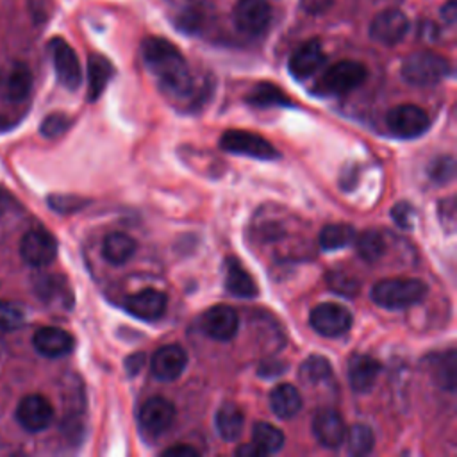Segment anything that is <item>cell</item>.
<instances>
[{
    "label": "cell",
    "mask_w": 457,
    "mask_h": 457,
    "mask_svg": "<svg viewBox=\"0 0 457 457\" xmlns=\"http://www.w3.org/2000/svg\"><path fill=\"white\" fill-rule=\"evenodd\" d=\"M141 55L146 68L157 77L159 86L171 96L186 98L193 93L195 82L180 50L164 37L150 36L141 43Z\"/></svg>",
    "instance_id": "obj_1"
},
{
    "label": "cell",
    "mask_w": 457,
    "mask_h": 457,
    "mask_svg": "<svg viewBox=\"0 0 457 457\" xmlns=\"http://www.w3.org/2000/svg\"><path fill=\"white\" fill-rule=\"evenodd\" d=\"M427 293L428 287L423 280L395 277L378 280L371 289V300L384 309L400 311L420 303Z\"/></svg>",
    "instance_id": "obj_2"
},
{
    "label": "cell",
    "mask_w": 457,
    "mask_h": 457,
    "mask_svg": "<svg viewBox=\"0 0 457 457\" xmlns=\"http://www.w3.org/2000/svg\"><path fill=\"white\" fill-rule=\"evenodd\" d=\"M450 73V62L434 52L411 54L402 64V77L412 86H434Z\"/></svg>",
    "instance_id": "obj_3"
},
{
    "label": "cell",
    "mask_w": 457,
    "mask_h": 457,
    "mask_svg": "<svg viewBox=\"0 0 457 457\" xmlns=\"http://www.w3.org/2000/svg\"><path fill=\"white\" fill-rule=\"evenodd\" d=\"M368 77L364 64L357 61H339L332 64L320 80V89L328 95H346L357 89Z\"/></svg>",
    "instance_id": "obj_4"
},
{
    "label": "cell",
    "mask_w": 457,
    "mask_h": 457,
    "mask_svg": "<svg viewBox=\"0 0 457 457\" xmlns=\"http://www.w3.org/2000/svg\"><path fill=\"white\" fill-rule=\"evenodd\" d=\"M220 146L225 152L237 154V155H248L253 159H277L278 157V152L268 139H264L262 136H259L255 132H248V130L230 129V130L223 132V136L220 139Z\"/></svg>",
    "instance_id": "obj_5"
},
{
    "label": "cell",
    "mask_w": 457,
    "mask_h": 457,
    "mask_svg": "<svg viewBox=\"0 0 457 457\" xmlns=\"http://www.w3.org/2000/svg\"><path fill=\"white\" fill-rule=\"evenodd\" d=\"M48 48L61 86H64L70 91L79 89V86L82 84V68L75 50L62 37H54L48 43Z\"/></svg>",
    "instance_id": "obj_6"
},
{
    "label": "cell",
    "mask_w": 457,
    "mask_h": 457,
    "mask_svg": "<svg viewBox=\"0 0 457 457\" xmlns=\"http://www.w3.org/2000/svg\"><path fill=\"white\" fill-rule=\"evenodd\" d=\"M311 327L325 337H339L352 327V314L339 303L325 302L316 305L309 316Z\"/></svg>",
    "instance_id": "obj_7"
},
{
    "label": "cell",
    "mask_w": 457,
    "mask_h": 457,
    "mask_svg": "<svg viewBox=\"0 0 457 457\" xmlns=\"http://www.w3.org/2000/svg\"><path fill=\"white\" fill-rule=\"evenodd\" d=\"M14 416L21 428L36 434L48 428L54 420V407L46 396L32 393L18 402Z\"/></svg>",
    "instance_id": "obj_8"
},
{
    "label": "cell",
    "mask_w": 457,
    "mask_h": 457,
    "mask_svg": "<svg viewBox=\"0 0 457 457\" xmlns=\"http://www.w3.org/2000/svg\"><path fill=\"white\" fill-rule=\"evenodd\" d=\"M386 123L393 134L412 139L421 136L428 129L430 118L421 107L412 104H402L393 107L386 114Z\"/></svg>",
    "instance_id": "obj_9"
},
{
    "label": "cell",
    "mask_w": 457,
    "mask_h": 457,
    "mask_svg": "<svg viewBox=\"0 0 457 457\" xmlns=\"http://www.w3.org/2000/svg\"><path fill=\"white\" fill-rule=\"evenodd\" d=\"M20 253L27 264L43 268L54 262L57 255V241L50 232L43 228H30L20 241Z\"/></svg>",
    "instance_id": "obj_10"
},
{
    "label": "cell",
    "mask_w": 457,
    "mask_h": 457,
    "mask_svg": "<svg viewBox=\"0 0 457 457\" xmlns=\"http://www.w3.org/2000/svg\"><path fill=\"white\" fill-rule=\"evenodd\" d=\"M271 21V5L268 0H239L234 7V23L239 32L257 36Z\"/></svg>",
    "instance_id": "obj_11"
},
{
    "label": "cell",
    "mask_w": 457,
    "mask_h": 457,
    "mask_svg": "<svg viewBox=\"0 0 457 457\" xmlns=\"http://www.w3.org/2000/svg\"><path fill=\"white\" fill-rule=\"evenodd\" d=\"M409 30L407 16L398 9H386L378 12L370 23V37L380 45L400 43Z\"/></svg>",
    "instance_id": "obj_12"
},
{
    "label": "cell",
    "mask_w": 457,
    "mask_h": 457,
    "mask_svg": "<svg viewBox=\"0 0 457 457\" xmlns=\"http://www.w3.org/2000/svg\"><path fill=\"white\" fill-rule=\"evenodd\" d=\"M173 420L175 405L164 396H152L139 409V425L150 436L164 434Z\"/></svg>",
    "instance_id": "obj_13"
},
{
    "label": "cell",
    "mask_w": 457,
    "mask_h": 457,
    "mask_svg": "<svg viewBox=\"0 0 457 457\" xmlns=\"http://www.w3.org/2000/svg\"><path fill=\"white\" fill-rule=\"evenodd\" d=\"M312 436L316 441L330 450L339 448L345 443L346 427L343 418L334 409H320L312 418Z\"/></svg>",
    "instance_id": "obj_14"
},
{
    "label": "cell",
    "mask_w": 457,
    "mask_h": 457,
    "mask_svg": "<svg viewBox=\"0 0 457 457\" xmlns=\"http://www.w3.org/2000/svg\"><path fill=\"white\" fill-rule=\"evenodd\" d=\"M32 89V71L25 62L14 61L0 71V95L9 102H21Z\"/></svg>",
    "instance_id": "obj_15"
},
{
    "label": "cell",
    "mask_w": 457,
    "mask_h": 457,
    "mask_svg": "<svg viewBox=\"0 0 457 457\" xmlns=\"http://www.w3.org/2000/svg\"><path fill=\"white\" fill-rule=\"evenodd\" d=\"M204 332L216 341H230L239 328V318L228 305H214L202 318Z\"/></svg>",
    "instance_id": "obj_16"
},
{
    "label": "cell",
    "mask_w": 457,
    "mask_h": 457,
    "mask_svg": "<svg viewBox=\"0 0 457 457\" xmlns=\"http://www.w3.org/2000/svg\"><path fill=\"white\" fill-rule=\"evenodd\" d=\"M187 364V355L180 345H164L152 357V375L157 380L171 382L182 375Z\"/></svg>",
    "instance_id": "obj_17"
},
{
    "label": "cell",
    "mask_w": 457,
    "mask_h": 457,
    "mask_svg": "<svg viewBox=\"0 0 457 457\" xmlns=\"http://www.w3.org/2000/svg\"><path fill=\"white\" fill-rule=\"evenodd\" d=\"M166 305H168L166 295L154 287L141 289L125 298V309L132 316H136L139 320H146V321L161 318L166 311Z\"/></svg>",
    "instance_id": "obj_18"
},
{
    "label": "cell",
    "mask_w": 457,
    "mask_h": 457,
    "mask_svg": "<svg viewBox=\"0 0 457 457\" xmlns=\"http://www.w3.org/2000/svg\"><path fill=\"white\" fill-rule=\"evenodd\" d=\"M32 345L43 357L57 359L70 353L75 346V339L70 332L59 327H41L32 336Z\"/></svg>",
    "instance_id": "obj_19"
},
{
    "label": "cell",
    "mask_w": 457,
    "mask_h": 457,
    "mask_svg": "<svg viewBox=\"0 0 457 457\" xmlns=\"http://www.w3.org/2000/svg\"><path fill=\"white\" fill-rule=\"evenodd\" d=\"M323 62H325V52L320 39H309L291 54L287 66L295 79L303 80L314 75Z\"/></svg>",
    "instance_id": "obj_20"
},
{
    "label": "cell",
    "mask_w": 457,
    "mask_h": 457,
    "mask_svg": "<svg viewBox=\"0 0 457 457\" xmlns=\"http://www.w3.org/2000/svg\"><path fill=\"white\" fill-rule=\"evenodd\" d=\"M380 373V364L377 359L364 355V353H355L348 361V380L353 391L357 393H368Z\"/></svg>",
    "instance_id": "obj_21"
},
{
    "label": "cell",
    "mask_w": 457,
    "mask_h": 457,
    "mask_svg": "<svg viewBox=\"0 0 457 457\" xmlns=\"http://www.w3.org/2000/svg\"><path fill=\"white\" fill-rule=\"evenodd\" d=\"M225 289L237 298L257 296V286L252 275L241 266L236 257L225 259Z\"/></svg>",
    "instance_id": "obj_22"
},
{
    "label": "cell",
    "mask_w": 457,
    "mask_h": 457,
    "mask_svg": "<svg viewBox=\"0 0 457 457\" xmlns=\"http://www.w3.org/2000/svg\"><path fill=\"white\" fill-rule=\"evenodd\" d=\"M270 409L280 420H291L302 409V396L291 384H278L270 393Z\"/></svg>",
    "instance_id": "obj_23"
},
{
    "label": "cell",
    "mask_w": 457,
    "mask_h": 457,
    "mask_svg": "<svg viewBox=\"0 0 457 457\" xmlns=\"http://www.w3.org/2000/svg\"><path fill=\"white\" fill-rule=\"evenodd\" d=\"M114 68L104 55H89L87 59V100L95 102L109 84Z\"/></svg>",
    "instance_id": "obj_24"
},
{
    "label": "cell",
    "mask_w": 457,
    "mask_h": 457,
    "mask_svg": "<svg viewBox=\"0 0 457 457\" xmlns=\"http://www.w3.org/2000/svg\"><path fill=\"white\" fill-rule=\"evenodd\" d=\"M136 253V241L123 232H111L102 243V255L111 264H125Z\"/></svg>",
    "instance_id": "obj_25"
},
{
    "label": "cell",
    "mask_w": 457,
    "mask_h": 457,
    "mask_svg": "<svg viewBox=\"0 0 457 457\" xmlns=\"http://www.w3.org/2000/svg\"><path fill=\"white\" fill-rule=\"evenodd\" d=\"M245 425L243 411L236 403H223L216 412V430L225 441H234L241 436Z\"/></svg>",
    "instance_id": "obj_26"
},
{
    "label": "cell",
    "mask_w": 457,
    "mask_h": 457,
    "mask_svg": "<svg viewBox=\"0 0 457 457\" xmlns=\"http://www.w3.org/2000/svg\"><path fill=\"white\" fill-rule=\"evenodd\" d=\"M252 443L266 455V453L278 452L284 446L286 437H284L282 430L277 428L275 425L266 423V421H259V423L253 425Z\"/></svg>",
    "instance_id": "obj_27"
},
{
    "label": "cell",
    "mask_w": 457,
    "mask_h": 457,
    "mask_svg": "<svg viewBox=\"0 0 457 457\" xmlns=\"http://www.w3.org/2000/svg\"><path fill=\"white\" fill-rule=\"evenodd\" d=\"M318 239L323 250H339L353 243L355 230L352 225L346 223H330L321 228Z\"/></svg>",
    "instance_id": "obj_28"
},
{
    "label": "cell",
    "mask_w": 457,
    "mask_h": 457,
    "mask_svg": "<svg viewBox=\"0 0 457 457\" xmlns=\"http://www.w3.org/2000/svg\"><path fill=\"white\" fill-rule=\"evenodd\" d=\"M353 245H355V250L357 253L368 261V262H373V261H378L386 250V241H384V236L378 232V230H373V228H368L364 232H361L359 236L355 234V239H353Z\"/></svg>",
    "instance_id": "obj_29"
},
{
    "label": "cell",
    "mask_w": 457,
    "mask_h": 457,
    "mask_svg": "<svg viewBox=\"0 0 457 457\" xmlns=\"http://www.w3.org/2000/svg\"><path fill=\"white\" fill-rule=\"evenodd\" d=\"M298 377L309 384V386H316L320 382H325L332 377V366L330 362L321 357V355H311L309 359H305L298 370Z\"/></svg>",
    "instance_id": "obj_30"
},
{
    "label": "cell",
    "mask_w": 457,
    "mask_h": 457,
    "mask_svg": "<svg viewBox=\"0 0 457 457\" xmlns=\"http://www.w3.org/2000/svg\"><path fill=\"white\" fill-rule=\"evenodd\" d=\"M246 102L257 107H273V105H289V98L282 93L280 87L275 84H257L250 95L246 96Z\"/></svg>",
    "instance_id": "obj_31"
},
{
    "label": "cell",
    "mask_w": 457,
    "mask_h": 457,
    "mask_svg": "<svg viewBox=\"0 0 457 457\" xmlns=\"http://www.w3.org/2000/svg\"><path fill=\"white\" fill-rule=\"evenodd\" d=\"M345 441H346L348 452L352 455H368L375 446L373 430L362 423H357L350 430H346Z\"/></svg>",
    "instance_id": "obj_32"
},
{
    "label": "cell",
    "mask_w": 457,
    "mask_h": 457,
    "mask_svg": "<svg viewBox=\"0 0 457 457\" xmlns=\"http://www.w3.org/2000/svg\"><path fill=\"white\" fill-rule=\"evenodd\" d=\"M437 382L443 389L453 391L457 384V364H455V350H448L441 355L436 368Z\"/></svg>",
    "instance_id": "obj_33"
},
{
    "label": "cell",
    "mask_w": 457,
    "mask_h": 457,
    "mask_svg": "<svg viewBox=\"0 0 457 457\" xmlns=\"http://www.w3.org/2000/svg\"><path fill=\"white\" fill-rule=\"evenodd\" d=\"M25 321V311L20 303L11 300H0V330L12 332Z\"/></svg>",
    "instance_id": "obj_34"
},
{
    "label": "cell",
    "mask_w": 457,
    "mask_h": 457,
    "mask_svg": "<svg viewBox=\"0 0 457 457\" xmlns=\"http://www.w3.org/2000/svg\"><path fill=\"white\" fill-rule=\"evenodd\" d=\"M455 175V159L452 155H439L428 166V177L436 184H446Z\"/></svg>",
    "instance_id": "obj_35"
},
{
    "label": "cell",
    "mask_w": 457,
    "mask_h": 457,
    "mask_svg": "<svg viewBox=\"0 0 457 457\" xmlns=\"http://www.w3.org/2000/svg\"><path fill=\"white\" fill-rule=\"evenodd\" d=\"M327 284H328V287H330L334 293H337V295H341V296H348V298H350V296H355L357 291H359L357 280L352 278L348 273L337 271V270L327 273Z\"/></svg>",
    "instance_id": "obj_36"
},
{
    "label": "cell",
    "mask_w": 457,
    "mask_h": 457,
    "mask_svg": "<svg viewBox=\"0 0 457 457\" xmlns=\"http://www.w3.org/2000/svg\"><path fill=\"white\" fill-rule=\"evenodd\" d=\"M70 123H71V120L62 112L48 114L41 123V134L45 137H57L68 130Z\"/></svg>",
    "instance_id": "obj_37"
},
{
    "label": "cell",
    "mask_w": 457,
    "mask_h": 457,
    "mask_svg": "<svg viewBox=\"0 0 457 457\" xmlns=\"http://www.w3.org/2000/svg\"><path fill=\"white\" fill-rule=\"evenodd\" d=\"M48 204L57 212H73V211H79L86 204V200L77 198V196H70V195H54V196L48 198Z\"/></svg>",
    "instance_id": "obj_38"
},
{
    "label": "cell",
    "mask_w": 457,
    "mask_h": 457,
    "mask_svg": "<svg viewBox=\"0 0 457 457\" xmlns=\"http://www.w3.org/2000/svg\"><path fill=\"white\" fill-rule=\"evenodd\" d=\"M437 214H439V221L443 223V227L448 232H452L455 227V200H453V196H448L439 202Z\"/></svg>",
    "instance_id": "obj_39"
},
{
    "label": "cell",
    "mask_w": 457,
    "mask_h": 457,
    "mask_svg": "<svg viewBox=\"0 0 457 457\" xmlns=\"http://www.w3.org/2000/svg\"><path fill=\"white\" fill-rule=\"evenodd\" d=\"M391 216H393V220H395L396 225H400L402 228H407V230H409V228L412 227V223H414V209H412V205L407 204V202L396 204V205L393 207V211H391Z\"/></svg>",
    "instance_id": "obj_40"
},
{
    "label": "cell",
    "mask_w": 457,
    "mask_h": 457,
    "mask_svg": "<svg viewBox=\"0 0 457 457\" xmlns=\"http://www.w3.org/2000/svg\"><path fill=\"white\" fill-rule=\"evenodd\" d=\"M164 457H196L198 455V450L189 446V445H175V446H170L162 452Z\"/></svg>",
    "instance_id": "obj_41"
},
{
    "label": "cell",
    "mask_w": 457,
    "mask_h": 457,
    "mask_svg": "<svg viewBox=\"0 0 457 457\" xmlns=\"http://www.w3.org/2000/svg\"><path fill=\"white\" fill-rule=\"evenodd\" d=\"M332 0H300V7L309 14H321L328 9Z\"/></svg>",
    "instance_id": "obj_42"
},
{
    "label": "cell",
    "mask_w": 457,
    "mask_h": 457,
    "mask_svg": "<svg viewBox=\"0 0 457 457\" xmlns=\"http://www.w3.org/2000/svg\"><path fill=\"white\" fill-rule=\"evenodd\" d=\"M145 364V353H132L125 359V368L129 375H136Z\"/></svg>",
    "instance_id": "obj_43"
},
{
    "label": "cell",
    "mask_w": 457,
    "mask_h": 457,
    "mask_svg": "<svg viewBox=\"0 0 457 457\" xmlns=\"http://www.w3.org/2000/svg\"><path fill=\"white\" fill-rule=\"evenodd\" d=\"M284 368H286L284 364H280L277 361H270V362H266V364H262L259 368V373L262 377H277V375H280L284 371Z\"/></svg>",
    "instance_id": "obj_44"
},
{
    "label": "cell",
    "mask_w": 457,
    "mask_h": 457,
    "mask_svg": "<svg viewBox=\"0 0 457 457\" xmlns=\"http://www.w3.org/2000/svg\"><path fill=\"white\" fill-rule=\"evenodd\" d=\"M236 455H241V457H262L264 453L253 443H245V445H241L236 450Z\"/></svg>",
    "instance_id": "obj_45"
},
{
    "label": "cell",
    "mask_w": 457,
    "mask_h": 457,
    "mask_svg": "<svg viewBox=\"0 0 457 457\" xmlns=\"http://www.w3.org/2000/svg\"><path fill=\"white\" fill-rule=\"evenodd\" d=\"M455 14H457V7H455V2L453 0H448L441 11V16L445 21L448 23H453L455 21Z\"/></svg>",
    "instance_id": "obj_46"
}]
</instances>
